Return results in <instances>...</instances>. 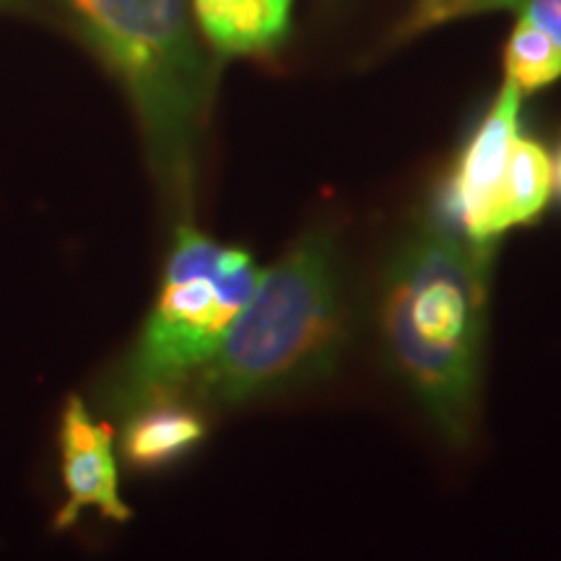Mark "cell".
I'll return each mask as SVG.
<instances>
[{
	"label": "cell",
	"mask_w": 561,
	"mask_h": 561,
	"mask_svg": "<svg viewBox=\"0 0 561 561\" xmlns=\"http://www.w3.org/2000/svg\"><path fill=\"white\" fill-rule=\"evenodd\" d=\"M507 81L520 89V94L543 89L561 76V50L549 34L520 19L512 32L507 55H504Z\"/></svg>",
	"instance_id": "cell-10"
},
{
	"label": "cell",
	"mask_w": 561,
	"mask_h": 561,
	"mask_svg": "<svg viewBox=\"0 0 561 561\" xmlns=\"http://www.w3.org/2000/svg\"><path fill=\"white\" fill-rule=\"evenodd\" d=\"M261 268L248 250L208 240L182 224L164 265L159 297L121 369L107 403L123 416L153 398L172 396L206 367L250 299Z\"/></svg>",
	"instance_id": "cell-3"
},
{
	"label": "cell",
	"mask_w": 561,
	"mask_h": 561,
	"mask_svg": "<svg viewBox=\"0 0 561 561\" xmlns=\"http://www.w3.org/2000/svg\"><path fill=\"white\" fill-rule=\"evenodd\" d=\"M491 248L442 224L411 229L380 271L377 331L385 362L447 447L479 424L489 331Z\"/></svg>",
	"instance_id": "cell-1"
},
{
	"label": "cell",
	"mask_w": 561,
	"mask_h": 561,
	"mask_svg": "<svg viewBox=\"0 0 561 561\" xmlns=\"http://www.w3.org/2000/svg\"><path fill=\"white\" fill-rule=\"evenodd\" d=\"M489 9H512L520 13V19L530 21L533 26L549 34L561 50V0H447L437 5V21L460 16L468 11Z\"/></svg>",
	"instance_id": "cell-11"
},
{
	"label": "cell",
	"mask_w": 561,
	"mask_h": 561,
	"mask_svg": "<svg viewBox=\"0 0 561 561\" xmlns=\"http://www.w3.org/2000/svg\"><path fill=\"white\" fill-rule=\"evenodd\" d=\"M354 335L348 271L333 231L301 234L261 271L250 299L198 371L201 396L234 405L291 396L331 380Z\"/></svg>",
	"instance_id": "cell-2"
},
{
	"label": "cell",
	"mask_w": 561,
	"mask_h": 561,
	"mask_svg": "<svg viewBox=\"0 0 561 561\" xmlns=\"http://www.w3.org/2000/svg\"><path fill=\"white\" fill-rule=\"evenodd\" d=\"M520 89L504 81L494 104L468 140L447 187L453 229L483 248L500 234V203L512 146L520 136Z\"/></svg>",
	"instance_id": "cell-5"
},
{
	"label": "cell",
	"mask_w": 561,
	"mask_h": 561,
	"mask_svg": "<svg viewBox=\"0 0 561 561\" xmlns=\"http://www.w3.org/2000/svg\"><path fill=\"white\" fill-rule=\"evenodd\" d=\"M265 30H268L273 45L280 39V34L286 32V24H289V9L291 0H261Z\"/></svg>",
	"instance_id": "cell-12"
},
{
	"label": "cell",
	"mask_w": 561,
	"mask_h": 561,
	"mask_svg": "<svg viewBox=\"0 0 561 561\" xmlns=\"http://www.w3.org/2000/svg\"><path fill=\"white\" fill-rule=\"evenodd\" d=\"M206 419L193 405L172 401L170 396L153 398L128 413L123 458L138 471H157L195 450L206 439Z\"/></svg>",
	"instance_id": "cell-7"
},
{
	"label": "cell",
	"mask_w": 561,
	"mask_h": 561,
	"mask_svg": "<svg viewBox=\"0 0 561 561\" xmlns=\"http://www.w3.org/2000/svg\"><path fill=\"white\" fill-rule=\"evenodd\" d=\"M60 455L68 502L55 517V528H70L83 510H96L117 523L130 520L128 504L121 496L115 434L107 421L91 419L81 398H70L62 411Z\"/></svg>",
	"instance_id": "cell-6"
},
{
	"label": "cell",
	"mask_w": 561,
	"mask_h": 561,
	"mask_svg": "<svg viewBox=\"0 0 561 561\" xmlns=\"http://www.w3.org/2000/svg\"><path fill=\"white\" fill-rule=\"evenodd\" d=\"M553 187L551 157L538 140L517 136L500 203V234L541 216Z\"/></svg>",
	"instance_id": "cell-8"
},
{
	"label": "cell",
	"mask_w": 561,
	"mask_h": 561,
	"mask_svg": "<svg viewBox=\"0 0 561 561\" xmlns=\"http://www.w3.org/2000/svg\"><path fill=\"white\" fill-rule=\"evenodd\" d=\"M195 13L216 50L242 55L273 45L261 0H195Z\"/></svg>",
	"instance_id": "cell-9"
},
{
	"label": "cell",
	"mask_w": 561,
	"mask_h": 561,
	"mask_svg": "<svg viewBox=\"0 0 561 561\" xmlns=\"http://www.w3.org/2000/svg\"><path fill=\"white\" fill-rule=\"evenodd\" d=\"M553 185H557V191L561 195V151H559L557 164H553Z\"/></svg>",
	"instance_id": "cell-13"
},
{
	"label": "cell",
	"mask_w": 561,
	"mask_h": 561,
	"mask_svg": "<svg viewBox=\"0 0 561 561\" xmlns=\"http://www.w3.org/2000/svg\"><path fill=\"white\" fill-rule=\"evenodd\" d=\"M136 96L157 153L174 170L187 153L203 68L185 0H73Z\"/></svg>",
	"instance_id": "cell-4"
},
{
	"label": "cell",
	"mask_w": 561,
	"mask_h": 561,
	"mask_svg": "<svg viewBox=\"0 0 561 561\" xmlns=\"http://www.w3.org/2000/svg\"><path fill=\"white\" fill-rule=\"evenodd\" d=\"M430 3H447V0H430Z\"/></svg>",
	"instance_id": "cell-14"
}]
</instances>
